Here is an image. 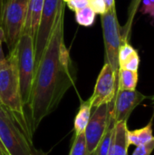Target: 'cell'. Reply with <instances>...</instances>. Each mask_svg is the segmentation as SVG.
<instances>
[{
  "instance_id": "cell-1",
  "label": "cell",
  "mask_w": 154,
  "mask_h": 155,
  "mask_svg": "<svg viewBox=\"0 0 154 155\" xmlns=\"http://www.w3.org/2000/svg\"><path fill=\"white\" fill-rule=\"evenodd\" d=\"M61 2L55 24L41 56L34 61L29 103L25 113L32 134L41 122L59 105L66 92L75 84L76 74L64 44V9Z\"/></svg>"
},
{
  "instance_id": "cell-2",
  "label": "cell",
  "mask_w": 154,
  "mask_h": 155,
  "mask_svg": "<svg viewBox=\"0 0 154 155\" xmlns=\"http://www.w3.org/2000/svg\"><path fill=\"white\" fill-rule=\"evenodd\" d=\"M0 104L7 111L27 138L32 141L33 134L22 103L16 57L14 50L9 52L8 56L0 62Z\"/></svg>"
},
{
  "instance_id": "cell-3",
  "label": "cell",
  "mask_w": 154,
  "mask_h": 155,
  "mask_svg": "<svg viewBox=\"0 0 154 155\" xmlns=\"http://www.w3.org/2000/svg\"><path fill=\"white\" fill-rule=\"evenodd\" d=\"M14 51L16 57L22 103L25 111L29 103L34 66V45L29 31H23Z\"/></svg>"
},
{
  "instance_id": "cell-4",
  "label": "cell",
  "mask_w": 154,
  "mask_h": 155,
  "mask_svg": "<svg viewBox=\"0 0 154 155\" xmlns=\"http://www.w3.org/2000/svg\"><path fill=\"white\" fill-rule=\"evenodd\" d=\"M29 0H4L1 28L5 35V43L12 52L24 31L28 12Z\"/></svg>"
},
{
  "instance_id": "cell-5",
  "label": "cell",
  "mask_w": 154,
  "mask_h": 155,
  "mask_svg": "<svg viewBox=\"0 0 154 155\" xmlns=\"http://www.w3.org/2000/svg\"><path fill=\"white\" fill-rule=\"evenodd\" d=\"M0 141L9 155H34L35 148L0 104Z\"/></svg>"
},
{
  "instance_id": "cell-6",
  "label": "cell",
  "mask_w": 154,
  "mask_h": 155,
  "mask_svg": "<svg viewBox=\"0 0 154 155\" xmlns=\"http://www.w3.org/2000/svg\"><path fill=\"white\" fill-rule=\"evenodd\" d=\"M101 23L105 48V63L109 64L113 71L118 74V54L119 49L123 44V39L115 6L108 9L103 15H101Z\"/></svg>"
},
{
  "instance_id": "cell-7",
  "label": "cell",
  "mask_w": 154,
  "mask_h": 155,
  "mask_svg": "<svg viewBox=\"0 0 154 155\" xmlns=\"http://www.w3.org/2000/svg\"><path fill=\"white\" fill-rule=\"evenodd\" d=\"M62 1L63 0H44L38 28L34 40V61L41 56L47 45L55 24L58 8Z\"/></svg>"
},
{
  "instance_id": "cell-8",
  "label": "cell",
  "mask_w": 154,
  "mask_h": 155,
  "mask_svg": "<svg viewBox=\"0 0 154 155\" xmlns=\"http://www.w3.org/2000/svg\"><path fill=\"white\" fill-rule=\"evenodd\" d=\"M111 109L112 103L104 104L94 108V112L91 114L90 120L84 133L89 155L96 148L108 128Z\"/></svg>"
},
{
  "instance_id": "cell-9",
  "label": "cell",
  "mask_w": 154,
  "mask_h": 155,
  "mask_svg": "<svg viewBox=\"0 0 154 155\" xmlns=\"http://www.w3.org/2000/svg\"><path fill=\"white\" fill-rule=\"evenodd\" d=\"M117 78L118 74L109 64L105 63L98 75L93 94L89 99L92 109L113 101L117 91Z\"/></svg>"
},
{
  "instance_id": "cell-10",
  "label": "cell",
  "mask_w": 154,
  "mask_h": 155,
  "mask_svg": "<svg viewBox=\"0 0 154 155\" xmlns=\"http://www.w3.org/2000/svg\"><path fill=\"white\" fill-rule=\"evenodd\" d=\"M148 97L142 93L133 90H117L112 102L111 115L115 123L127 122L132 112Z\"/></svg>"
},
{
  "instance_id": "cell-11",
  "label": "cell",
  "mask_w": 154,
  "mask_h": 155,
  "mask_svg": "<svg viewBox=\"0 0 154 155\" xmlns=\"http://www.w3.org/2000/svg\"><path fill=\"white\" fill-rule=\"evenodd\" d=\"M127 130V122L115 123L108 155H128Z\"/></svg>"
},
{
  "instance_id": "cell-12",
  "label": "cell",
  "mask_w": 154,
  "mask_h": 155,
  "mask_svg": "<svg viewBox=\"0 0 154 155\" xmlns=\"http://www.w3.org/2000/svg\"><path fill=\"white\" fill-rule=\"evenodd\" d=\"M44 4V0H29L28 12L24 30L29 31L34 40L38 28Z\"/></svg>"
},
{
  "instance_id": "cell-13",
  "label": "cell",
  "mask_w": 154,
  "mask_h": 155,
  "mask_svg": "<svg viewBox=\"0 0 154 155\" xmlns=\"http://www.w3.org/2000/svg\"><path fill=\"white\" fill-rule=\"evenodd\" d=\"M152 119L151 122L144 127L133 131L127 130L126 137H127V143L128 145H135L140 146L143 145L148 142H150L153 138L152 134Z\"/></svg>"
},
{
  "instance_id": "cell-14",
  "label": "cell",
  "mask_w": 154,
  "mask_h": 155,
  "mask_svg": "<svg viewBox=\"0 0 154 155\" xmlns=\"http://www.w3.org/2000/svg\"><path fill=\"white\" fill-rule=\"evenodd\" d=\"M92 114V107L89 100L83 102L80 105L78 114L74 120V133L75 135H79L84 133L85 128L88 124Z\"/></svg>"
},
{
  "instance_id": "cell-15",
  "label": "cell",
  "mask_w": 154,
  "mask_h": 155,
  "mask_svg": "<svg viewBox=\"0 0 154 155\" xmlns=\"http://www.w3.org/2000/svg\"><path fill=\"white\" fill-rule=\"evenodd\" d=\"M138 83V72L119 69L117 78V90H136Z\"/></svg>"
},
{
  "instance_id": "cell-16",
  "label": "cell",
  "mask_w": 154,
  "mask_h": 155,
  "mask_svg": "<svg viewBox=\"0 0 154 155\" xmlns=\"http://www.w3.org/2000/svg\"><path fill=\"white\" fill-rule=\"evenodd\" d=\"M115 122L113 119L112 115H110V122L108 128L103 136L102 140L96 146V148L93 150V152L90 155H108L109 154V150L113 139V129H114Z\"/></svg>"
},
{
  "instance_id": "cell-17",
  "label": "cell",
  "mask_w": 154,
  "mask_h": 155,
  "mask_svg": "<svg viewBox=\"0 0 154 155\" xmlns=\"http://www.w3.org/2000/svg\"><path fill=\"white\" fill-rule=\"evenodd\" d=\"M142 1L143 0H132L131 1V4H130L129 9H128V17H127L126 24L124 25L123 29H121L123 43L128 42V40H129L132 26H133V19L135 17L136 12H137Z\"/></svg>"
},
{
  "instance_id": "cell-18",
  "label": "cell",
  "mask_w": 154,
  "mask_h": 155,
  "mask_svg": "<svg viewBox=\"0 0 154 155\" xmlns=\"http://www.w3.org/2000/svg\"><path fill=\"white\" fill-rule=\"evenodd\" d=\"M95 12L90 5L75 11V20L83 26H91L95 20Z\"/></svg>"
},
{
  "instance_id": "cell-19",
  "label": "cell",
  "mask_w": 154,
  "mask_h": 155,
  "mask_svg": "<svg viewBox=\"0 0 154 155\" xmlns=\"http://www.w3.org/2000/svg\"><path fill=\"white\" fill-rule=\"evenodd\" d=\"M69 155H89L87 152L84 134L75 135Z\"/></svg>"
},
{
  "instance_id": "cell-20",
  "label": "cell",
  "mask_w": 154,
  "mask_h": 155,
  "mask_svg": "<svg viewBox=\"0 0 154 155\" xmlns=\"http://www.w3.org/2000/svg\"><path fill=\"white\" fill-rule=\"evenodd\" d=\"M139 64H140V56L136 51L125 62H123L122 64L119 65V69H125L129 71L138 72Z\"/></svg>"
},
{
  "instance_id": "cell-21",
  "label": "cell",
  "mask_w": 154,
  "mask_h": 155,
  "mask_svg": "<svg viewBox=\"0 0 154 155\" xmlns=\"http://www.w3.org/2000/svg\"><path fill=\"white\" fill-rule=\"evenodd\" d=\"M135 52H136V50L129 44V42L123 43L120 49H119V54H118L119 65L122 64L123 62H125Z\"/></svg>"
},
{
  "instance_id": "cell-22",
  "label": "cell",
  "mask_w": 154,
  "mask_h": 155,
  "mask_svg": "<svg viewBox=\"0 0 154 155\" xmlns=\"http://www.w3.org/2000/svg\"><path fill=\"white\" fill-rule=\"evenodd\" d=\"M154 150V137L148 143L137 146L132 155H151Z\"/></svg>"
},
{
  "instance_id": "cell-23",
  "label": "cell",
  "mask_w": 154,
  "mask_h": 155,
  "mask_svg": "<svg viewBox=\"0 0 154 155\" xmlns=\"http://www.w3.org/2000/svg\"><path fill=\"white\" fill-rule=\"evenodd\" d=\"M89 5L93 8V10L95 12V14L97 15H103L106 11V5L103 0H90V4Z\"/></svg>"
},
{
  "instance_id": "cell-24",
  "label": "cell",
  "mask_w": 154,
  "mask_h": 155,
  "mask_svg": "<svg viewBox=\"0 0 154 155\" xmlns=\"http://www.w3.org/2000/svg\"><path fill=\"white\" fill-rule=\"evenodd\" d=\"M89 4H90V0H70L65 3V5H67V6L74 12L78 9L89 5Z\"/></svg>"
},
{
  "instance_id": "cell-25",
  "label": "cell",
  "mask_w": 154,
  "mask_h": 155,
  "mask_svg": "<svg viewBox=\"0 0 154 155\" xmlns=\"http://www.w3.org/2000/svg\"><path fill=\"white\" fill-rule=\"evenodd\" d=\"M154 11V5L150 2V0H143V7L141 9V12L143 14H150L152 15Z\"/></svg>"
},
{
  "instance_id": "cell-26",
  "label": "cell",
  "mask_w": 154,
  "mask_h": 155,
  "mask_svg": "<svg viewBox=\"0 0 154 155\" xmlns=\"http://www.w3.org/2000/svg\"><path fill=\"white\" fill-rule=\"evenodd\" d=\"M3 43H5V35L3 29L0 27V62H2L5 58L3 51Z\"/></svg>"
},
{
  "instance_id": "cell-27",
  "label": "cell",
  "mask_w": 154,
  "mask_h": 155,
  "mask_svg": "<svg viewBox=\"0 0 154 155\" xmlns=\"http://www.w3.org/2000/svg\"><path fill=\"white\" fill-rule=\"evenodd\" d=\"M104 3H105V5H106V8L107 10L108 9H111L113 7L115 6V0H103Z\"/></svg>"
},
{
  "instance_id": "cell-28",
  "label": "cell",
  "mask_w": 154,
  "mask_h": 155,
  "mask_svg": "<svg viewBox=\"0 0 154 155\" xmlns=\"http://www.w3.org/2000/svg\"><path fill=\"white\" fill-rule=\"evenodd\" d=\"M3 7H4V0H0V27L2 25V15H3Z\"/></svg>"
},
{
  "instance_id": "cell-29",
  "label": "cell",
  "mask_w": 154,
  "mask_h": 155,
  "mask_svg": "<svg viewBox=\"0 0 154 155\" xmlns=\"http://www.w3.org/2000/svg\"><path fill=\"white\" fill-rule=\"evenodd\" d=\"M34 155H47V153H45L43 152L42 150H37V149H35V151H34Z\"/></svg>"
},
{
  "instance_id": "cell-30",
  "label": "cell",
  "mask_w": 154,
  "mask_h": 155,
  "mask_svg": "<svg viewBox=\"0 0 154 155\" xmlns=\"http://www.w3.org/2000/svg\"><path fill=\"white\" fill-rule=\"evenodd\" d=\"M4 151H5V148H4V146H3V144H2V143H1V141H0V155H1V153H2Z\"/></svg>"
},
{
  "instance_id": "cell-31",
  "label": "cell",
  "mask_w": 154,
  "mask_h": 155,
  "mask_svg": "<svg viewBox=\"0 0 154 155\" xmlns=\"http://www.w3.org/2000/svg\"><path fill=\"white\" fill-rule=\"evenodd\" d=\"M151 100H152V102H151V105H152V106L154 108V95L153 96H152Z\"/></svg>"
},
{
  "instance_id": "cell-32",
  "label": "cell",
  "mask_w": 154,
  "mask_h": 155,
  "mask_svg": "<svg viewBox=\"0 0 154 155\" xmlns=\"http://www.w3.org/2000/svg\"><path fill=\"white\" fill-rule=\"evenodd\" d=\"M1 155H9V154L7 153V152H6V151H4V152L1 153Z\"/></svg>"
},
{
  "instance_id": "cell-33",
  "label": "cell",
  "mask_w": 154,
  "mask_h": 155,
  "mask_svg": "<svg viewBox=\"0 0 154 155\" xmlns=\"http://www.w3.org/2000/svg\"><path fill=\"white\" fill-rule=\"evenodd\" d=\"M150 2H151V3H152V4L154 5V0H150Z\"/></svg>"
},
{
  "instance_id": "cell-34",
  "label": "cell",
  "mask_w": 154,
  "mask_h": 155,
  "mask_svg": "<svg viewBox=\"0 0 154 155\" xmlns=\"http://www.w3.org/2000/svg\"><path fill=\"white\" fill-rule=\"evenodd\" d=\"M152 16H153L154 17V11H153V13H152Z\"/></svg>"
}]
</instances>
